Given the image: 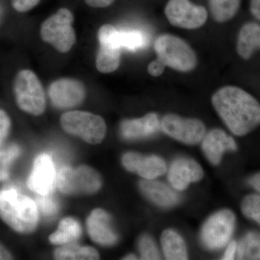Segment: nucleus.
Here are the masks:
<instances>
[{
  "label": "nucleus",
  "mask_w": 260,
  "mask_h": 260,
  "mask_svg": "<svg viewBox=\"0 0 260 260\" xmlns=\"http://www.w3.org/2000/svg\"><path fill=\"white\" fill-rule=\"evenodd\" d=\"M137 256L134 255V254H129V255L126 256L124 258V259L126 260H132V259H137Z\"/></svg>",
  "instance_id": "58836bf2"
},
{
  "label": "nucleus",
  "mask_w": 260,
  "mask_h": 260,
  "mask_svg": "<svg viewBox=\"0 0 260 260\" xmlns=\"http://www.w3.org/2000/svg\"><path fill=\"white\" fill-rule=\"evenodd\" d=\"M162 249L167 259L185 260L188 259L187 249L182 237L172 229L162 232L161 238Z\"/></svg>",
  "instance_id": "412c9836"
},
{
  "label": "nucleus",
  "mask_w": 260,
  "mask_h": 260,
  "mask_svg": "<svg viewBox=\"0 0 260 260\" xmlns=\"http://www.w3.org/2000/svg\"><path fill=\"white\" fill-rule=\"evenodd\" d=\"M0 218L15 232L30 234L39 222L37 204L15 189H3L0 191Z\"/></svg>",
  "instance_id": "f03ea898"
},
{
  "label": "nucleus",
  "mask_w": 260,
  "mask_h": 260,
  "mask_svg": "<svg viewBox=\"0 0 260 260\" xmlns=\"http://www.w3.org/2000/svg\"><path fill=\"white\" fill-rule=\"evenodd\" d=\"M49 95L52 104L60 109H70L80 105L85 96L83 84L78 80L62 78L49 87Z\"/></svg>",
  "instance_id": "ddd939ff"
},
{
  "label": "nucleus",
  "mask_w": 260,
  "mask_h": 260,
  "mask_svg": "<svg viewBox=\"0 0 260 260\" xmlns=\"http://www.w3.org/2000/svg\"><path fill=\"white\" fill-rule=\"evenodd\" d=\"M235 215L229 210L213 214L202 228L200 239L210 250H216L226 246L235 228Z\"/></svg>",
  "instance_id": "6e6552de"
},
{
  "label": "nucleus",
  "mask_w": 260,
  "mask_h": 260,
  "mask_svg": "<svg viewBox=\"0 0 260 260\" xmlns=\"http://www.w3.org/2000/svg\"><path fill=\"white\" fill-rule=\"evenodd\" d=\"M242 0H210V9L215 20L225 23L239 11Z\"/></svg>",
  "instance_id": "b1692460"
},
{
  "label": "nucleus",
  "mask_w": 260,
  "mask_h": 260,
  "mask_svg": "<svg viewBox=\"0 0 260 260\" xmlns=\"http://www.w3.org/2000/svg\"><path fill=\"white\" fill-rule=\"evenodd\" d=\"M165 14L174 26L185 29L203 26L208 15L204 7L192 4L189 0H169Z\"/></svg>",
  "instance_id": "9d476101"
},
{
  "label": "nucleus",
  "mask_w": 260,
  "mask_h": 260,
  "mask_svg": "<svg viewBox=\"0 0 260 260\" xmlns=\"http://www.w3.org/2000/svg\"><path fill=\"white\" fill-rule=\"evenodd\" d=\"M251 12L256 19H260V0H251Z\"/></svg>",
  "instance_id": "c9c22d12"
},
{
  "label": "nucleus",
  "mask_w": 260,
  "mask_h": 260,
  "mask_svg": "<svg viewBox=\"0 0 260 260\" xmlns=\"http://www.w3.org/2000/svg\"><path fill=\"white\" fill-rule=\"evenodd\" d=\"M121 162L126 170L150 180L160 177L167 170L164 159L157 155H143L129 152L123 155Z\"/></svg>",
  "instance_id": "4468645a"
},
{
  "label": "nucleus",
  "mask_w": 260,
  "mask_h": 260,
  "mask_svg": "<svg viewBox=\"0 0 260 260\" xmlns=\"http://www.w3.org/2000/svg\"><path fill=\"white\" fill-rule=\"evenodd\" d=\"M27 184L29 189L37 194L49 195L52 192L56 184V174L50 155L42 154L36 158Z\"/></svg>",
  "instance_id": "f8f14e48"
},
{
  "label": "nucleus",
  "mask_w": 260,
  "mask_h": 260,
  "mask_svg": "<svg viewBox=\"0 0 260 260\" xmlns=\"http://www.w3.org/2000/svg\"><path fill=\"white\" fill-rule=\"evenodd\" d=\"M119 41L121 48L129 51H137L147 45L148 38L140 30H119Z\"/></svg>",
  "instance_id": "a878e982"
},
{
  "label": "nucleus",
  "mask_w": 260,
  "mask_h": 260,
  "mask_svg": "<svg viewBox=\"0 0 260 260\" xmlns=\"http://www.w3.org/2000/svg\"><path fill=\"white\" fill-rule=\"evenodd\" d=\"M60 122L65 132L92 145L102 143L107 133L104 119L90 112L73 111L65 113L61 116Z\"/></svg>",
  "instance_id": "20e7f679"
},
{
  "label": "nucleus",
  "mask_w": 260,
  "mask_h": 260,
  "mask_svg": "<svg viewBox=\"0 0 260 260\" xmlns=\"http://www.w3.org/2000/svg\"><path fill=\"white\" fill-rule=\"evenodd\" d=\"M237 250V242H232L227 246L226 250L222 259L224 260H232L235 259V254Z\"/></svg>",
  "instance_id": "f704fd0d"
},
{
  "label": "nucleus",
  "mask_w": 260,
  "mask_h": 260,
  "mask_svg": "<svg viewBox=\"0 0 260 260\" xmlns=\"http://www.w3.org/2000/svg\"><path fill=\"white\" fill-rule=\"evenodd\" d=\"M238 257L240 259H259V235L249 233L237 245Z\"/></svg>",
  "instance_id": "393cba45"
},
{
  "label": "nucleus",
  "mask_w": 260,
  "mask_h": 260,
  "mask_svg": "<svg viewBox=\"0 0 260 260\" xmlns=\"http://www.w3.org/2000/svg\"><path fill=\"white\" fill-rule=\"evenodd\" d=\"M14 90L17 104L23 112L35 116L45 112V93L40 80L31 70H23L18 73Z\"/></svg>",
  "instance_id": "39448f33"
},
{
  "label": "nucleus",
  "mask_w": 260,
  "mask_h": 260,
  "mask_svg": "<svg viewBox=\"0 0 260 260\" xmlns=\"http://www.w3.org/2000/svg\"><path fill=\"white\" fill-rule=\"evenodd\" d=\"M56 185L67 194H90L101 189L102 181L96 171L87 166L61 168L56 176Z\"/></svg>",
  "instance_id": "0eeeda50"
},
{
  "label": "nucleus",
  "mask_w": 260,
  "mask_h": 260,
  "mask_svg": "<svg viewBox=\"0 0 260 260\" xmlns=\"http://www.w3.org/2000/svg\"><path fill=\"white\" fill-rule=\"evenodd\" d=\"M89 236L93 242L103 246L115 244L118 237L113 229L110 215L105 210H93L87 220Z\"/></svg>",
  "instance_id": "dca6fc26"
},
{
  "label": "nucleus",
  "mask_w": 260,
  "mask_h": 260,
  "mask_svg": "<svg viewBox=\"0 0 260 260\" xmlns=\"http://www.w3.org/2000/svg\"><path fill=\"white\" fill-rule=\"evenodd\" d=\"M56 259H99L100 255L96 249L90 246L67 245L58 248L54 251Z\"/></svg>",
  "instance_id": "5701e85b"
},
{
  "label": "nucleus",
  "mask_w": 260,
  "mask_h": 260,
  "mask_svg": "<svg viewBox=\"0 0 260 260\" xmlns=\"http://www.w3.org/2000/svg\"><path fill=\"white\" fill-rule=\"evenodd\" d=\"M212 103L233 134L244 136L259 126V104L242 88L229 85L219 89L213 94Z\"/></svg>",
  "instance_id": "f257e3e1"
},
{
  "label": "nucleus",
  "mask_w": 260,
  "mask_h": 260,
  "mask_svg": "<svg viewBox=\"0 0 260 260\" xmlns=\"http://www.w3.org/2000/svg\"><path fill=\"white\" fill-rule=\"evenodd\" d=\"M202 148L205 156L214 165H218L221 161L223 153L228 150H236L237 145L232 137L228 135L220 129L211 130L204 137Z\"/></svg>",
  "instance_id": "f3484780"
},
{
  "label": "nucleus",
  "mask_w": 260,
  "mask_h": 260,
  "mask_svg": "<svg viewBox=\"0 0 260 260\" xmlns=\"http://www.w3.org/2000/svg\"><path fill=\"white\" fill-rule=\"evenodd\" d=\"M20 153V148L17 145L0 151V182L9 179L10 168Z\"/></svg>",
  "instance_id": "bb28decb"
},
{
  "label": "nucleus",
  "mask_w": 260,
  "mask_h": 260,
  "mask_svg": "<svg viewBox=\"0 0 260 260\" xmlns=\"http://www.w3.org/2000/svg\"><path fill=\"white\" fill-rule=\"evenodd\" d=\"M242 213L256 223L260 222V198L258 194L247 195L242 204Z\"/></svg>",
  "instance_id": "cd10ccee"
},
{
  "label": "nucleus",
  "mask_w": 260,
  "mask_h": 260,
  "mask_svg": "<svg viewBox=\"0 0 260 260\" xmlns=\"http://www.w3.org/2000/svg\"><path fill=\"white\" fill-rule=\"evenodd\" d=\"M259 25L255 23L245 24L238 37V54L244 59H250L254 51L259 49Z\"/></svg>",
  "instance_id": "aec40b11"
},
{
  "label": "nucleus",
  "mask_w": 260,
  "mask_h": 260,
  "mask_svg": "<svg viewBox=\"0 0 260 260\" xmlns=\"http://www.w3.org/2000/svg\"><path fill=\"white\" fill-rule=\"evenodd\" d=\"M154 49L158 56L157 59L164 66L178 71H191L198 63L196 54L189 44L171 34H162L157 37Z\"/></svg>",
  "instance_id": "7ed1b4c3"
},
{
  "label": "nucleus",
  "mask_w": 260,
  "mask_h": 260,
  "mask_svg": "<svg viewBox=\"0 0 260 260\" xmlns=\"http://www.w3.org/2000/svg\"><path fill=\"white\" fill-rule=\"evenodd\" d=\"M160 126L158 115L155 113H149L139 119L123 121L120 129L123 138L137 140L151 136L158 131Z\"/></svg>",
  "instance_id": "a211bd4d"
},
{
  "label": "nucleus",
  "mask_w": 260,
  "mask_h": 260,
  "mask_svg": "<svg viewBox=\"0 0 260 260\" xmlns=\"http://www.w3.org/2000/svg\"><path fill=\"white\" fill-rule=\"evenodd\" d=\"M73 13L67 8H61L43 23L41 35L44 42L53 46L61 53L68 52L76 42L73 28Z\"/></svg>",
  "instance_id": "423d86ee"
},
{
  "label": "nucleus",
  "mask_w": 260,
  "mask_h": 260,
  "mask_svg": "<svg viewBox=\"0 0 260 260\" xmlns=\"http://www.w3.org/2000/svg\"><path fill=\"white\" fill-rule=\"evenodd\" d=\"M160 127L171 138L188 145L198 144L205 134L204 124L199 119H185L176 114L164 116Z\"/></svg>",
  "instance_id": "9b49d317"
},
{
  "label": "nucleus",
  "mask_w": 260,
  "mask_h": 260,
  "mask_svg": "<svg viewBox=\"0 0 260 260\" xmlns=\"http://www.w3.org/2000/svg\"><path fill=\"white\" fill-rule=\"evenodd\" d=\"M11 126V121L9 116L5 111L0 109V145L6 139Z\"/></svg>",
  "instance_id": "7c9ffc66"
},
{
  "label": "nucleus",
  "mask_w": 260,
  "mask_h": 260,
  "mask_svg": "<svg viewBox=\"0 0 260 260\" xmlns=\"http://www.w3.org/2000/svg\"><path fill=\"white\" fill-rule=\"evenodd\" d=\"M140 186L143 194L159 206L170 208L179 203V195L164 183L154 179H144Z\"/></svg>",
  "instance_id": "6ab92c4d"
},
{
  "label": "nucleus",
  "mask_w": 260,
  "mask_h": 260,
  "mask_svg": "<svg viewBox=\"0 0 260 260\" xmlns=\"http://www.w3.org/2000/svg\"><path fill=\"white\" fill-rule=\"evenodd\" d=\"M139 250L142 259L153 260L160 259L158 247L151 237L143 235L139 241Z\"/></svg>",
  "instance_id": "c85d7f7f"
},
{
  "label": "nucleus",
  "mask_w": 260,
  "mask_h": 260,
  "mask_svg": "<svg viewBox=\"0 0 260 260\" xmlns=\"http://www.w3.org/2000/svg\"><path fill=\"white\" fill-rule=\"evenodd\" d=\"M203 176L204 172L199 164L192 159L180 158L172 162L168 179L174 189L182 191L191 183L201 180Z\"/></svg>",
  "instance_id": "2eb2a0df"
},
{
  "label": "nucleus",
  "mask_w": 260,
  "mask_h": 260,
  "mask_svg": "<svg viewBox=\"0 0 260 260\" xmlns=\"http://www.w3.org/2000/svg\"><path fill=\"white\" fill-rule=\"evenodd\" d=\"M41 0H12V5L15 10L25 13L35 8Z\"/></svg>",
  "instance_id": "2f4dec72"
},
{
  "label": "nucleus",
  "mask_w": 260,
  "mask_h": 260,
  "mask_svg": "<svg viewBox=\"0 0 260 260\" xmlns=\"http://www.w3.org/2000/svg\"><path fill=\"white\" fill-rule=\"evenodd\" d=\"M82 229L79 222L73 218L63 219L55 232L49 236L51 244L64 245L78 239L81 235Z\"/></svg>",
  "instance_id": "4be33fe9"
},
{
  "label": "nucleus",
  "mask_w": 260,
  "mask_h": 260,
  "mask_svg": "<svg viewBox=\"0 0 260 260\" xmlns=\"http://www.w3.org/2000/svg\"><path fill=\"white\" fill-rule=\"evenodd\" d=\"M2 15H3V13H2V10L0 9V22H1L2 20Z\"/></svg>",
  "instance_id": "ea45409f"
},
{
  "label": "nucleus",
  "mask_w": 260,
  "mask_h": 260,
  "mask_svg": "<svg viewBox=\"0 0 260 260\" xmlns=\"http://www.w3.org/2000/svg\"><path fill=\"white\" fill-rule=\"evenodd\" d=\"M249 182L256 191H260V175L259 173L253 176V177L249 179Z\"/></svg>",
  "instance_id": "e433bc0d"
},
{
  "label": "nucleus",
  "mask_w": 260,
  "mask_h": 260,
  "mask_svg": "<svg viewBox=\"0 0 260 260\" xmlns=\"http://www.w3.org/2000/svg\"><path fill=\"white\" fill-rule=\"evenodd\" d=\"M13 257L8 249L0 244V260L13 259Z\"/></svg>",
  "instance_id": "4c0bfd02"
},
{
  "label": "nucleus",
  "mask_w": 260,
  "mask_h": 260,
  "mask_svg": "<svg viewBox=\"0 0 260 260\" xmlns=\"http://www.w3.org/2000/svg\"><path fill=\"white\" fill-rule=\"evenodd\" d=\"M99 40L100 47L95 60L97 69L102 73H113L120 64L119 30L114 25L106 24L99 29Z\"/></svg>",
  "instance_id": "1a4fd4ad"
},
{
  "label": "nucleus",
  "mask_w": 260,
  "mask_h": 260,
  "mask_svg": "<svg viewBox=\"0 0 260 260\" xmlns=\"http://www.w3.org/2000/svg\"><path fill=\"white\" fill-rule=\"evenodd\" d=\"M37 203V206L47 216L54 215L57 211V205L49 195H41L40 198H38Z\"/></svg>",
  "instance_id": "c756f323"
},
{
  "label": "nucleus",
  "mask_w": 260,
  "mask_h": 260,
  "mask_svg": "<svg viewBox=\"0 0 260 260\" xmlns=\"http://www.w3.org/2000/svg\"><path fill=\"white\" fill-rule=\"evenodd\" d=\"M166 67L158 59H155L149 64L148 72L149 74L153 77H158L162 74Z\"/></svg>",
  "instance_id": "473e14b6"
},
{
  "label": "nucleus",
  "mask_w": 260,
  "mask_h": 260,
  "mask_svg": "<svg viewBox=\"0 0 260 260\" xmlns=\"http://www.w3.org/2000/svg\"><path fill=\"white\" fill-rule=\"evenodd\" d=\"M114 0H85L88 6L95 8H107L114 3Z\"/></svg>",
  "instance_id": "72a5a7b5"
}]
</instances>
